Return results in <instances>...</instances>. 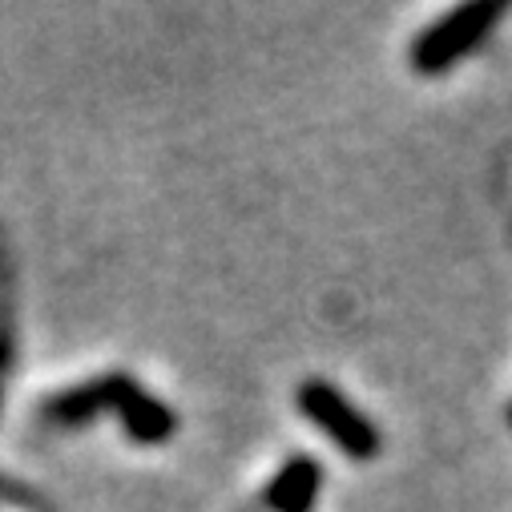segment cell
<instances>
[{"mask_svg": "<svg viewBox=\"0 0 512 512\" xmlns=\"http://www.w3.org/2000/svg\"><path fill=\"white\" fill-rule=\"evenodd\" d=\"M323 492V464L315 456H291L267 484L271 512H311Z\"/></svg>", "mask_w": 512, "mask_h": 512, "instance_id": "277c9868", "label": "cell"}, {"mask_svg": "<svg viewBox=\"0 0 512 512\" xmlns=\"http://www.w3.org/2000/svg\"><path fill=\"white\" fill-rule=\"evenodd\" d=\"M13 363V319H9V295L0 299V379Z\"/></svg>", "mask_w": 512, "mask_h": 512, "instance_id": "8992f818", "label": "cell"}, {"mask_svg": "<svg viewBox=\"0 0 512 512\" xmlns=\"http://www.w3.org/2000/svg\"><path fill=\"white\" fill-rule=\"evenodd\" d=\"M117 420H121L125 436L138 440V444H146V448L166 444V440H174V432H178V412H174L166 400L150 396L146 388H138L130 400L121 404Z\"/></svg>", "mask_w": 512, "mask_h": 512, "instance_id": "5b68a950", "label": "cell"}, {"mask_svg": "<svg viewBox=\"0 0 512 512\" xmlns=\"http://www.w3.org/2000/svg\"><path fill=\"white\" fill-rule=\"evenodd\" d=\"M295 400H299V412H303L323 436H331V444H335L347 460L367 464V460L379 456V448H383L379 428L335 388L331 379H303Z\"/></svg>", "mask_w": 512, "mask_h": 512, "instance_id": "7a4b0ae2", "label": "cell"}, {"mask_svg": "<svg viewBox=\"0 0 512 512\" xmlns=\"http://www.w3.org/2000/svg\"><path fill=\"white\" fill-rule=\"evenodd\" d=\"M142 383L125 371H105L97 379H85L77 388H65L41 404V420L53 428H85L101 412H121V404L130 400Z\"/></svg>", "mask_w": 512, "mask_h": 512, "instance_id": "3957f363", "label": "cell"}, {"mask_svg": "<svg viewBox=\"0 0 512 512\" xmlns=\"http://www.w3.org/2000/svg\"><path fill=\"white\" fill-rule=\"evenodd\" d=\"M508 428H512V404H508Z\"/></svg>", "mask_w": 512, "mask_h": 512, "instance_id": "52a82bcc", "label": "cell"}, {"mask_svg": "<svg viewBox=\"0 0 512 512\" xmlns=\"http://www.w3.org/2000/svg\"><path fill=\"white\" fill-rule=\"evenodd\" d=\"M504 17H508L504 0H468L460 9H448L408 45V65L420 77H440L456 69L472 49H480L496 33Z\"/></svg>", "mask_w": 512, "mask_h": 512, "instance_id": "6da1fadb", "label": "cell"}]
</instances>
